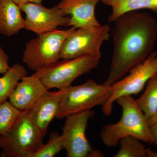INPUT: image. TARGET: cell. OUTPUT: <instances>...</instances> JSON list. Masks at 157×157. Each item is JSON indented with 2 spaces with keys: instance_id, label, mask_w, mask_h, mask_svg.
<instances>
[{
  "instance_id": "15",
  "label": "cell",
  "mask_w": 157,
  "mask_h": 157,
  "mask_svg": "<svg viewBox=\"0 0 157 157\" xmlns=\"http://www.w3.org/2000/svg\"><path fill=\"white\" fill-rule=\"evenodd\" d=\"M104 5L111 7L108 21L114 22L123 14L130 11L148 9L157 14V0H101Z\"/></svg>"
},
{
  "instance_id": "3",
  "label": "cell",
  "mask_w": 157,
  "mask_h": 157,
  "mask_svg": "<svg viewBox=\"0 0 157 157\" xmlns=\"http://www.w3.org/2000/svg\"><path fill=\"white\" fill-rule=\"evenodd\" d=\"M76 29L71 27L38 35L26 43L23 62L37 72L59 61L66 39Z\"/></svg>"
},
{
  "instance_id": "7",
  "label": "cell",
  "mask_w": 157,
  "mask_h": 157,
  "mask_svg": "<svg viewBox=\"0 0 157 157\" xmlns=\"http://www.w3.org/2000/svg\"><path fill=\"white\" fill-rule=\"evenodd\" d=\"M95 112L91 109L66 117L61 135L64 149L68 157H100L104 155L93 148L86 136L90 119Z\"/></svg>"
},
{
  "instance_id": "1",
  "label": "cell",
  "mask_w": 157,
  "mask_h": 157,
  "mask_svg": "<svg viewBox=\"0 0 157 157\" xmlns=\"http://www.w3.org/2000/svg\"><path fill=\"white\" fill-rule=\"evenodd\" d=\"M110 69L104 84L111 85L123 78L154 51L157 39V20L147 12L130 11L116 20Z\"/></svg>"
},
{
  "instance_id": "26",
  "label": "cell",
  "mask_w": 157,
  "mask_h": 157,
  "mask_svg": "<svg viewBox=\"0 0 157 157\" xmlns=\"http://www.w3.org/2000/svg\"><path fill=\"white\" fill-rule=\"evenodd\" d=\"M30 2L35 3L37 4H42V0H28Z\"/></svg>"
},
{
  "instance_id": "13",
  "label": "cell",
  "mask_w": 157,
  "mask_h": 157,
  "mask_svg": "<svg viewBox=\"0 0 157 157\" xmlns=\"http://www.w3.org/2000/svg\"><path fill=\"white\" fill-rule=\"evenodd\" d=\"M48 90L35 72L23 77L9 97V102L21 111L28 110Z\"/></svg>"
},
{
  "instance_id": "19",
  "label": "cell",
  "mask_w": 157,
  "mask_h": 157,
  "mask_svg": "<svg viewBox=\"0 0 157 157\" xmlns=\"http://www.w3.org/2000/svg\"><path fill=\"white\" fill-rule=\"evenodd\" d=\"M21 112L7 101L0 104V136L11 128Z\"/></svg>"
},
{
  "instance_id": "2",
  "label": "cell",
  "mask_w": 157,
  "mask_h": 157,
  "mask_svg": "<svg viewBox=\"0 0 157 157\" xmlns=\"http://www.w3.org/2000/svg\"><path fill=\"white\" fill-rule=\"evenodd\" d=\"M115 102L121 107V117L117 123L102 128L100 138L104 145L109 147L117 146L122 138L128 136L153 144L148 120L136 100L132 96H123Z\"/></svg>"
},
{
  "instance_id": "9",
  "label": "cell",
  "mask_w": 157,
  "mask_h": 157,
  "mask_svg": "<svg viewBox=\"0 0 157 157\" xmlns=\"http://www.w3.org/2000/svg\"><path fill=\"white\" fill-rule=\"evenodd\" d=\"M107 24L97 27L76 29L64 42L60 59H69L89 55L101 58V45L110 37Z\"/></svg>"
},
{
  "instance_id": "22",
  "label": "cell",
  "mask_w": 157,
  "mask_h": 157,
  "mask_svg": "<svg viewBox=\"0 0 157 157\" xmlns=\"http://www.w3.org/2000/svg\"><path fill=\"white\" fill-rule=\"evenodd\" d=\"M150 132L153 140V144L157 146V121L150 125Z\"/></svg>"
},
{
  "instance_id": "11",
  "label": "cell",
  "mask_w": 157,
  "mask_h": 157,
  "mask_svg": "<svg viewBox=\"0 0 157 157\" xmlns=\"http://www.w3.org/2000/svg\"><path fill=\"white\" fill-rule=\"evenodd\" d=\"M66 89L46 91L33 107L25 110L28 117L45 137L48 125L56 117L60 102Z\"/></svg>"
},
{
  "instance_id": "18",
  "label": "cell",
  "mask_w": 157,
  "mask_h": 157,
  "mask_svg": "<svg viewBox=\"0 0 157 157\" xmlns=\"http://www.w3.org/2000/svg\"><path fill=\"white\" fill-rule=\"evenodd\" d=\"M136 137L128 136L119 141L120 148L114 157H147V148Z\"/></svg>"
},
{
  "instance_id": "24",
  "label": "cell",
  "mask_w": 157,
  "mask_h": 157,
  "mask_svg": "<svg viewBox=\"0 0 157 157\" xmlns=\"http://www.w3.org/2000/svg\"><path fill=\"white\" fill-rule=\"evenodd\" d=\"M156 121H157V111L155 115L148 120L149 125H150L151 124H152L153 123Z\"/></svg>"
},
{
  "instance_id": "4",
  "label": "cell",
  "mask_w": 157,
  "mask_h": 157,
  "mask_svg": "<svg viewBox=\"0 0 157 157\" xmlns=\"http://www.w3.org/2000/svg\"><path fill=\"white\" fill-rule=\"evenodd\" d=\"M44 137L22 111L11 128L0 136V156L31 157L43 144Z\"/></svg>"
},
{
  "instance_id": "17",
  "label": "cell",
  "mask_w": 157,
  "mask_h": 157,
  "mask_svg": "<svg viewBox=\"0 0 157 157\" xmlns=\"http://www.w3.org/2000/svg\"><path fill=\"white\" fill-rule=\"evenodd\" d=\"M145 86L142 95L136 101L149 120L157 111V73L148 80Z\"/></svg>"
},
{
  "instance_id": "8",
  "label": "cell",
  "mask_w": 157,
  "mask_h": 157,
  "mask_svg": "<svg viewBox=\"0 0 157 157\" xmlns=\"http://www.w3.org/2000/svg\"><path fill=\"white\" fill-rule=\"evenodd\" d=\"M129 74L111 85L112 94L102 106L104 115L112 113L116 100L123 96L137 95L144 88L147 82L157 73V52L154 51L148 57L129 71Z\"/></svg>"
},
{
  "instance_id": "25",
  "label": "cell",
  "mask_w": 157,
  "mask_h": 157,
  "mask_svg": "<svg viewBox=\"0 0 157 157\" xmlns=\"http://www.w3.org/2000/svg\"><path fill=\"white\" fill-rule=\"evenodd\" d=\"M12 1L19 6L29 2L28 0H12Z\"/></svg>"
},
{
  "instance_id": "14",
  "label": "cell",
  "mask_w": 157,
  "mask_h": 157,
  "mask_svg": "<svg viewBox=\"0 0 157 157\" xmlns=\"http://www.w3.org/2000/svg\"><path fill=\"white\" fill-rule=\"evenodd\" d=\"M19 6L12 0H0V34L11 36L25 29Z\"/></svg>"
},
{
  "instance_id": "20",
  "label": "cell",
  "mask_w": 157,
  "mask_h": 157,
  "mask_svg": "<svg viewBox=\"0 0 157 157\" xmlns=\"http://www.w3.org/2000/svg\"><path fill=\"white\" fill-rule=\"evenodd\" d=\"M64 149L61 135L57 132L51 133L49 140L34 152L31 157H52Z\"/></svg>"
},
{
  "instance_id": "10",
  "label": "cell",
  "mask_w": 157,
  "mask_h": 157,
  "mask_svg": "<svg viewBox=\"0 0 157 157\" xmlns=\"http://www.w3.org/2000/svg\"><path fill=\"white\" fill-rule=\"evenodd\" d=\"M25 13V29L38 35L58 29L59 26H68L70 17L63 14L58 6L45 8L42 4L28 2L19 6Z\"/></svg>"
},
{
  "instance_id": "5",
  "label": "cell",
  "mask_w": 157,
  "mask_h": 157,
  "mask_svg": "<svg viewBox=\"0 0 157 157\" xmlns=\"http://www.w3.org/2000/svg\"><path fill=\"white\" fill-rule=\"evenodd\" d=\"M111 85L99 84L92 79L83 84L67 88L60 102L56 118H63L73 113L103 106L112 94Z\"/></svg>"
},
{
  "instance_id": "23",
  "label": "cell",
  "mask_w": 157,
  "mask_h": 157,
  "mask_svg": "<svg viewBox=\"0 0 157 157\" xmlns=\"http://www.w3.org/2000/svg\"><path fill=\"white\" fill-rule=\"evenodd\" d=\"M147 157H157V153L153 151L150 148H147Z\"/></svg>"
},
{
  "instance_id": "6",
  "label": "cell",
  "mask_w": 157,
  "mask_h": 157,
  "mask_svg": "<svg viewBox=\"0 0 157 157\" xmlns=\"http://www.w3.org/2000/svg\"><path fill=\"white\" fill-rule=\"evenodd\" d=\"M100 58L89 55L76 58L63 59L36 72L48 90H63L71 86L79 76L97 67Z\"/></svg>"
},
{
  "instance_id": "12",
  "label": "cell",
  "mask_w": 157,
  "mask_h": 157,
  "mask_svg": "<svg viewBox=\"0 0 157 157\" xmlns=\"http://www.w3.org/2000/svg\"><path fill=\"white\" fill-rule=\"evenodd\" d=\"M101 0H61L58 4L63 14L70 17L68 26L75 28L101 25L95 16V8Z\"/></svg>"
},
{
  "instance_id": "16",
  "label": "cell",
  "mask_w": 157,
  "mask_h": 157,
  "mask_svg": "<svg viewBox=\"0 0 157 157\" xmlns=\"http://www.w3.org/2000/svg\"><path fill=\"white\" fill-rule=\"evenodd\" d=\"M27 73L25 68L17 63L0 77V104L6 101L18 82L23 77L27 76Z\"/></svg>"
},
{
  "instance_id": "21",
  "label": "cell",
  "mask_w": 157,
  "mask_h": 157,
  "mask_svg": "<svg viewBox=\"0 0 157 157\" xmlns=\"http://www.w3.org/2000/svg\"><path fill=\"white\" fill-rule=\"evenodd\" d=\"M9 63V57L0 45V74H4L10 69Z\"/></svg>"
}]
</instances>
